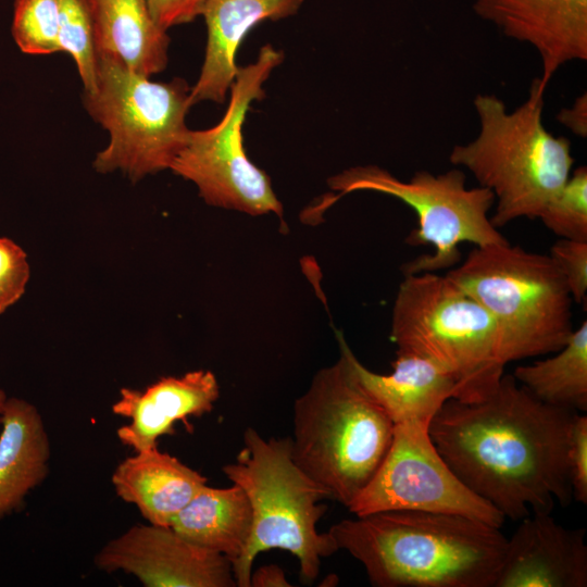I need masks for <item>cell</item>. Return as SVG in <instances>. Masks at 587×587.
Returning <instances> with one entry per match:
<instances>
[{
  "mask_svg": "<svg viewBox=\"0 0 587 587\" xmlns=\"http://www.w3.org/2000/svg\"><path fill=\"white\" fill-rule=\"evenodd\" d=\"M283 59L282 51L266 45L253 63L238 67L221 121L208 129L190 130L171 165L174 174L198 188L207 204L283 218V204L268 175L248 159L242 143V125L250 104L264 98L263 84Z\"/></svg>",
  "mask_w": 587,
  "mask_h": 587,
  "instance_id": "obj_10",
  "label": "cell"
},
{
  "mask_svg": "<svg viewBox=\"0 0 587 587\" xmlns=\"http://www.w3.org/2000/svg\"><path fill=\"white\" fill-rule=\"evenodd\" d=\"M205 0H145L155 24L164 30L201 15Z\"/></svg>",
  "mask_w": 587,
  "mask_h": 587,
  "instance_id": "obj_29",
  "label": "cell"
},
{
  "mask_svg": "<svg viewBox=\"0 0 587 587\" xmlns=\"http://www.w3.org/2000/svg\"><path fill=\"white\" fill-rule=\"evenodd\" d=\"M303 0H205L208 40L197 83L190 89L191 105L201 101L222 103L234 83L236 52L250 29L265 20L294 15Z\"/></svg>",
  "mask_w": 587,
  "mask_h": 587,
  "instance_id": "obj_16",
  "label": "cell"
},
{
  "mask_svg": "<svg viewBox=\"0 0 587 587\" xmlns=\"http://www.w3.org/2000/svg\"><path fill=\"white\" fill-rule=\"evenodd\" d=\"M252 587H287L291 586L286 579L284 571L275 564L264 565L250 577Z\"/></svg>",
  "mask_w": 587,
  "mask_h": 587,
  "instance_id": "obj_31",
  "label": "cell"
},
{
  "mask_svg": "<svg viewBox=\"0 0 587 587\" xmlns=\"http://www.w3.org/2000/svg\"><path fill=\"white\" fill-rule=\"evenodd\" d=\"M171 527L188 541L225 555L234 565L251 535V505L238 485H205L176 515Z\"/></svg>",
  "mask_w": 587,
  "mask_h": 587,
  "instance_id": "obj_21",
  "label": "cell"
},
{
  "mask_svg": "<svg viewBox=\"0 0 587 587\" xmlns=\"http://www.w3.org/2000/svg\"><path fill=\"white\" fill-rule=\"evenodd\" d=\"M352 370L366 394L386 412L394 425L430 424L442 404L457 398L454 378L433 361L396 352L392 372L367 369L347 347Z\"/></svg>",
  "mask_w": 587,
  "mask_h": 587,
  "instance_id": "obj_17",
  "label": "cell"
},
{
  "mask_svg": "<svg viewBox=\"0 0 587 587\" xmlns=\"http://www.w3.org/2000/svg\"><path fill=\"white\" fill-rule=\"evenodd\" d=\"M577 414L540 401L503 374L483 400H447L428 430L471 491L504 517L521 521L572 501L567 444Z\"/></svg>",
  "mask_w": 587,
  "mask_h": 587,
  "instance_id": "obj_1",
  "label": "cell"
},
{
  "mask_svg": "<svg viewBox=\"0 0 587 587\" xmlns=\"http://www.w3.org/2000/svg\"><path fill=\"white\" fill-rule=\"evenodd\" d=\"M190 89L184 79L153 82L99 54L96 87L85 92L84 103L110 140L97 153L95 170L120 171L133 182L170 170L190 132Z\"/></svg>",
  "mask_w": 587,
  "mask_h": 587,
  "instance_id": "obj_8",
  "label": "cell"
},
{
  "mask_svg": "<svg viewBox=\"0 0 587 587\" xmlns=\"http://www.w3.org/2000/svg\"><path fill=\"white\" fill-rule=\"evenodd\" d=\"M560 238L587 241V168H575L539 217Z\"/></svg>",
  "mask_w": 587,
  "mask_h": 587,
  "instance_id": "obj_25",
  "label": "cell"
},
{
  "mask_svg": "<svg viewBox=\"0 0 587 587\" xmlns=\"http://www.w3.org/2000/svg\"><path fill=\"white\" fill-rule=\"evenodd\" d=\"M482 18L536 49L547 87L563 64L587 59V0H473Z\"/></svg>",
  "mask_w": 587,
  "mask_h": 587,
  "instance_id": "obj_13",
  "label": "cell"
},
{
  "mask_svg": "<svg viewBox=\"0 0 587 587\" xmlns=\"http://www.w3.org/2000/svg\"><path fill=\"white\" fill-rule=\"evenodd\" d=\"M0 520L20 510L49 473V435L38 409L7 398L0 412Z\"/></svg>",
  "mask_w": 587,
  "mask_h": 587,
  "instance_id": "obj_19",
  "label": "cell"
},
{
  "mask_svg": "<svg viewBox=\"0 0 587 587\" xmlns=\"http://www.w3.org/2000/svg\"><path fill=\"white\" fill-rule=\"evenodd\" d=\"M553 355L516 366L512 375L540 401L576 412L587 410V321L574 328Z\"/></svg>",
  "mask_w": 587,
  "mask_h": 587,
  "instance_id": "obj_22",
  "label": "cell"
},
{
  "mask_svg": "<svg viewBox=\"0 0 587 587\" xmlns=\"http://www.w3.org/2000/svg\"><path fill=\"white\" fill-rule=\"evenodd\" d=\"M327 184L338 195L317 207V211L346 193L363 190L397 198L415 212L419 227L405 241L413 246L430 245L435 251L405 263L404 275L452 268L461 262V243L483 247L509 242L488 216L495 204L494 193L482 186L467 188L466 176L458 168L437 175L416 171L410 179L402 180L377 165H363L332 176Z\"/></svg>",
  "mask_w": 587,
  "mask_h": 587,
  "instance_id": "obj_9",
  "label": "cell"
},
{
  "mask_svg": "<svg viewBox=\"0 0 587 587\" xmlns=\"http://www.w3.org/2000/svg\"><path fill=\"white\" fill-rule=\"evenodd\" d=\"M549 257L563 276L576 303L586 300L587 241L560 238L550 248Z\"/></svg>",
  "mask_w": 587,
  "mask_h": 587,
  "instance_id": "obj_27",
  "label": "cell"
},
{
  "mask_svg": "<svg viewBox=\"0 0 587 587\" xmlns=\"http://www.w3.org/2000/svg\"><path fill=\"white\" fill-rule=\"evenodd\" d=\"M218 396L216 376L208 370L161 377L143 390L122 388L112 412L130 423L116 430L117 438L135 452L155 448L160 437L175 434V422L190 427L187 419L212 411Z\"/></svg>",
  "mask_w": 587,
  "mask_h": 587,
  "instance_id": "obj_15",
  "label": "cell"
},
{
  "mask_svg": "<svg viewBox=\"0 0 587 587\" xmlns=\"http://www.w3.org/2000/svg\"><path fill=\"white\" fill-rule=\"evenodd\" d=\"M397 352L428 359L455 380L457 398L479 401L497 388L508 364L491 314L446 275H404L391 312Z\"/></svg>",
  "mask_w": 587,
  "mask_h": 587,
  "instance_id": "obj_5",
  "label": "cell"
},
{
  "mask_svg": "<svg viewBox=\"0 0 587 587\" xmlns=\"http://www.w3.org/2000/svg\"><path fill=\"white\" fill-rule=\"evenodd\" d=\"M60 0H15L12 35L28 54H51L59 46Z\"/></svg>",
  "mask_w": 587,
  "mask_h": 587,
  "instance_id": "obj_24",
  "label": "cell"
},
{
  "mask_svg": "<svg viewBox=\"0 0 587 587\" xmlns=\"http://www.w3.org/2000/svg\"><path fill=\"white\" fill-rule=\"evenodd\" d=\"M29 277L26 252L14 240L0 237V314L23 297Z\"/></svg>",
  "mask_w": 587,
  "mask_h": 587,
  "instance_id": "obj_26",
  "label": "cell"
},
{
  "mask_svg": "<svg viewBox=\"0 0 587 587\" xmlns=\"http://www.w3.org/2000/svg\"><path fill=\"white\" fill-rule=\"evenodd\" d=\"M7 398L8 397H7L5 392L2 389H0V412L2 410V407H3Z\"/></svg>",
  "mask_w": 587,
  "mask_h": 587,
  "instance_id": "obj_32",
  "label": "cell"
},
{
  "mask_svg": "<svg viewBox=\"0 0 587 587\" xmlns=\"http://www.w3.org/2000/svg\"><path fill=\"white\" fill-rule=\"evenodd\" d=\"M98 55L150 77L167 63L170 38L150 15L145 0H90Z\"/></svg>",
  "mask_w": 587,
  "mask_h": 587,
  "instance_id": "obj_20",
  "label": "cell"
},
{
  "mask_svg": "<svg viewBox=\"0 0 587 587\" xmlns=\"http://www.w3.org/2000/svg\"><path fill=\"white\" fill-rule=\"evenodd\" d=\"M428 428L395 425L383 462L349 511L355 516L396 510L448 513L500 528L505 517L459 479L437 451Z\"/></svg>",
  "mask_w": 587,
  "mask_h": 587,
  "instance_id": "obj_11",
  "label": "cell"
},
{
  "mask_svg": "<svg viewBox=\"0 0 587 587\" xmlns=\"http://www.w3.org/2000/svg\"><path fill=\"white\" fill-rule=\"evenodd\" d=\"M585 529H570L550 513L521 520L505 551L495 587H586Z\"/></svg>",
  "mask_w": 587,
  "mask_h": 587,
  "instance_id": "obj_14",
  "label": "cell"
},
{
  "mask_svg": "<svg viewBox=\"0 0 587 587\" xmlns=\"http://www.w3.org/2000/svg\"><path fill=\"white\" fill-rule=\"evenodd\" d=\"M567 467L573 499L587 503V416H575L569 436Z\"/></svg>",
  "mask_w": 587,
  "mask_h": 587,
  "instance_id": "obj_28",
  "label": "cell"
},
{
  "mask_svg": "<svg viewBox=\"0 0 587 587\" xmlns=\"http://www.w3.org/2000/svg\"><path fill=\"white\" fill-rule=\"evenodd\" d=\"M377 587H495L507 537L457 514L382 511L327 530Z\"/></svg>",
  "mask_w": 587,
  "mask_h": 587,
  "instance_id": "obj_2",
  "label": "cell"
},
{
  "mask_svg": "<svg viewBox=\"0 0 587 587\" xmlns=\"http://www.w3.org/2000/svg\"><path fill=\"white\" fill-rule=\"evenodd\" d=\"M446 276L495 319L508 363L551 354L574 330L573 299L549 254L510 242L475 247Z\"/></svg>",
  "mask_w": 587,
  "mask_h": 587,
  "instance_id": "obj_7",
  "label": "cell"
},
{
  "mask_svg": "<svg viewBox=\"0 0 587 587\" xmlns=\"http://www.w3.org/2000/svg\"><path fill=\"white\" fill-rule=\"evenodd\" d=\"M98 569L134 575L146 587H235L225 555L199 547L172 527L134 525L96 554Z\"/></svg>",
  "mask_w": 587,
  "mask_h": 587,
  "instance_id": "obj_12",
  "label": "cell"
},
{
  "mask_svg": "<svg viewBox=\"0 0 587 587\" xmlns=\"http://www.w3.org/2000/svg\"><path fill=\"white\" fill-rule=\"evenodd\" d=\"M546 88L534 79L527 99L512 112L497 96L477 95L479 133L450 152L453 165L469 170L494 193L490 221L497 228L521 217L538 218L572 173L570 140L552 135L542 122Z\"/></svg>",
  "mask_w": 587,
  "mask_h": 587,
  "instance_id": "obj_4",
  "label": "cell"
},
{
  "mask_svg": "<svg viewBox=\"0 0 587 587\" xmlns=\"http://www.w3.org/2000/svg\"><path fill=\"white\" fill-rule=\"evenodd\" d=\"M222 471L245 491L252 511L248 545L233 565L236 586L250 587L257 554L271 549L294 554L301 578L312 583L321 560L338 551L328 533L316 528L327 509L321 502L330 496L295 463L290 438L267 440L248 427L235 462Z\"/></svg>",
  "mask_w": 587,
  "mask_h": 587,
  "instance_id": "obj_6",
  "label": "cell"
},
{
  "mask_svg": "<svg viewBox=\"0 0 587 587\" xmlns=\"http://www.w3.org/2000/svg\"><path fill=\"white\" fill-rule=\"evenodd\" d=\"M557 120L579 137L587 136V93L577 97L570 108L562 109Z\"/></svg>",
  "mask_w": 587,
  "mask_h": 587,
  "instance_id": "obj_30",
  "label": "cell"
},
{
  "mask_svg": "<svg viewBox=\"0 0 587 587\" xmlns=\"http://www.w3.org/2000/svg\"><path fill=\"white\" fill-rule=\"evenodd\" d=\"M60 51L75 61L84 91L96 87L98 51L90 0H60Z\"/></svg>",
  "mask_w": 587,
  "mask_h": 587,
  "instance_id": "obj_23",
  "label": "cell"
},
{
  "mask_svg": "<svg viewBox=\"0 0 587 587\" xmlns=\"http://www.w3.org/2000/svg\"><path fill=\"white\" fill-rule=\"evenodd\" d=\"M336 335L338 360L321 369L294 403L290 445L295 463L348 508L383 462L395 425L360 385L348 342Z\"/></svg>",
  "mask_w": 587,
  "mask_h": 587,
  "instance_id": "obj_3",
  "label": "cell"
},
{
  "mask_svg": "<svg viewBox=\"0 0 587 587\" xmlns=\"http://www.w3.org/2000/svg\"><path fill=\"white\" fill-rule=\"evenodd\" d=\"M111 482L117 497L136 505L149 524L171 527L208 478L155 447L120 462Z\"/></svg>",
  "mask_w": 587,
  "mask_h": 587,
  "instance_id": "obj_18",
  "label": "cell"
}]
</instances>
